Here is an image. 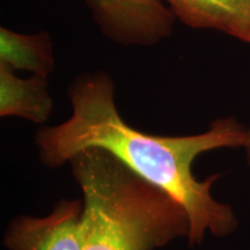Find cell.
Instances as JSON below:
<instances>
[{"label": "cell", "instance_id": "cell-1", "mask_svg": "<svg viewBox=\"0 0 250 250\" xmlns=\"http://www.w3.org/2000/svg\"><path fill=\"white\" fill-rule=\"evenodd\" d=\"M72 115L62 123L36 134L41 160L49 167L64 165L78 153L100 148L126 166L183 206L189 218L190 245H199L205 234L224 236L237 226L229 206L215 201L212 186L219 175L199 181L192 164L202 153L242 147L246 129L234 118L212 122L198 134L162 137L130 126L115 102V85L101 71L80 74L68 87Z\"/></svg>", "mask_w": 250, "mask_h": 250}, {"label": "cell", "instance_id": "cell-2", "mask_svg": "<svg viewBox=\"0 0 250 250\" xmlns=\"http://www.w3.org/2000/svg\"><path fill=\"white\" fill-rule=\"evenodd\" d=\"M70 162L83 195V250H155L188 236L183 206L110 153L88 148Z\"/></svg>", "mask_w": 250, "mask_h": 250}, {"label": "cell", "instance_id": "cell-3", "mask_svg": "<svg viewBox=\"0 0 250 250\" xmlns=\"http://www.w3.org/2000/svg\"><path fill=\"white\" fill-rule=\"evenodd\" d=\"M107 39L123 46H154L168 39L175 18L160 0H86Z\"/></svg>", "mask_w": 250, "mask_h": 250}, {"label": "cell", "instance_id": "cell-4", "mask_svg": "<svg viewBox=\"0 0 250 250\" xmlns=\"http://www.w3.org/2000/svg\"><path fill=\"white\" fill-rule=\"evenodd\" d=\"M83 201H62L44 218L22 215L9 225V250H83Z\"/></svg>", "mask_w": 250, "mask_h": 250}, {"label": "cell", "instance_id": "cell-5", "mask_svg": "<svg viewBox=\"0 0 250 250\" xmlns=\"http://www.w3.org/2000/svg\"><path fill=\"white\" fill-rule=\"evenodd\" d=\"M193 29H214L242 40L250 29V0H160Z\"/></svg>", "mask_w": 250, "mask_h": 250}, {"label": "cell", "instance_id": "cell-6", "mask_svg": "<svg viewBox=\"0 0 250 250\" xmlns=\"http://www.w3.org/2000/svg\"><path fill=\"white\" fill-rule=\"evenodd\" d=\"M54 110L48 89V78H19L14 71L0 64V116H15L43 124Z\"/></svg>", "mask_w": 250, "mask_h": 250}, {"label": "cell", "instance_id": "cell-7", "mask_svg": "<svg viewBox=\"0 0 250 250\" xmlns=\"http://www.w3.org/2000/svg\"><path fill=\"white\" fill-rule=\"evenodd\" d=\"M0 64L12 70H24L48 78L55 71L56 59L50 34H22L0 28Z\"/></svg>", "mask_w": 250, "mask_h": 250}, {"label": "cell", "instance_id": "cell-8", "mask_svg": "<svg viewBox=\"0 0 250 250\" xmlns=\"http://www.w3.org/2000/svg\"><path fill=\"white\" fill-rule=\"evenodd\" d=\"M242 147L245 148L246 155H247V160H248V164L250 165V127H248V129H246L245 142H243Z\"/></svg>", "mask_w": 250, "mask_h": 250}, {"label": "cell", "instance_id": "cell-9", "mask_svg": "<svg viewBox=\"0 0 250 250\" xmlns=\"http://www.w3.org/2000/svg\"><path fill=\"white\" fill-rule=\"evenodd\" d=\"M241 41H242V42H246V43H248V44H250V29H249L248 33H247L246 35L242 37Z\"/></svg>", "mask_w": 250, "mask_h": 250}]
</instances>
